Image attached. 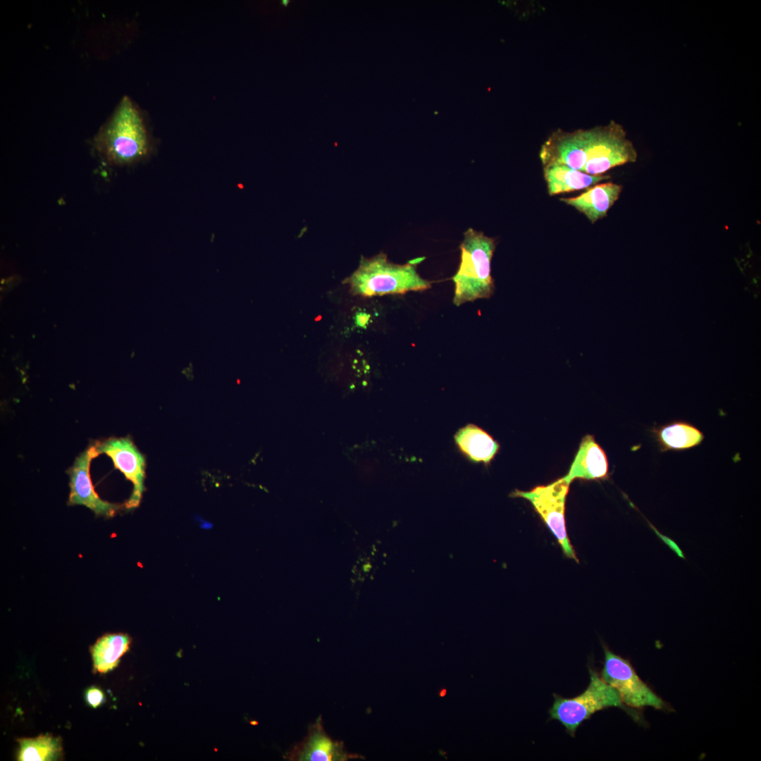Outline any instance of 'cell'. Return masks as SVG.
I'll return each mask as SVG.
<instances>
[{"label":"cell","mask_w":761,"mask_h":761,"mask_svg":"<svg viewBox=\"0 0 761 761\" xmlns=\"http://www.w3.org/2000/svg\"><path fill=\"white\" fill-rule=\"evenodd\" d=\"M605 660L601 678L619 693L623 704L629 708L647 706L669 710L670 707L638 675L630 661L614 653L603 645Z\"/></svg>","instance_id":"obj_6"},{"label":"cell","mask_w":761,"mask_h":761,"mask_svg":"<svg viewBox=\"0 0 761 761\" xmlns=\"http://www.w3.org/2000/svg\"><path fill=\"white\" fill-rule=\"evenodd\" d=\"M94 445L88 447L76 457L73 464L67 471L70 477L69 505H83L96 515L105 517L113 516L121 505L102 500L94 490L90 478V464L98 457Z\"/></svg>","instance_id":"obj_9"},{"label":"cell","mask_w":761,"mask_h":761,"mask_svg":"<svg viewBox=\"0 0 761 761\" xmlns=\"http://www.w3.org/2000/svg\"><path fill=\"white\" fill-rule=\"evenodd\" d=\"M609 478V463L604 450L591 435L584 436L564 478L571 483L575 479L605 480Z\"/></svg>","instance_id":"obj_10"},{"label":"cell","mask_w":761,"mask_h":761,"mask_svg":"<svg viewBox=\"0 0 761 761\" xmlns=\"http://www.w3.org/2000/svg\"><path fill=\"white\" fill-rule=\"evenodd\" d=\"M86 698L88 703L93 707H98L104 700L103 692L96 687H91L87 691Z\"/></svg>","instance_id":"obj_18"},{"label":"cell","mask_w":761,"mask_h":761,"mask_svg":"<svg viewBox=\"0 0 761 761\" xmlns=\"http://www.w3.org/2000/svg\"><path fill=\"white\" fill-rule=\"evenodd\" d=\"M445 694H446V690L445 689H443V690L440 691V693H439V695L441 697H443Z\"/></svg>","instance_id":"obj_19"},{"label":"cell","mask_w":761,"mask_h":761,"mask_svg":"<svg viewBox=\"0 0 761 761\" xmlns=\"http://www.w3.org/2000/svg\"><path fill=\"white\" fill-rule=\"evenodd\" d=\"M344 749L342 743L332 741L324 732L321 724L316 723L304 742L292 753V760L304 761H340L354 758Z\"/></svg>","instance_id":"obj_12"},{"label":"cell","mask_w":761,"mask_h":761,"mask_svg":"<svg viewBox=\"0 0 761 761\" xmlns=\"http://www.w3.org/2000/svg\"><path fill=\"white\" fill-rule=\"evenodd\" d=\"M622 186L613 182L595 185L574 197L559 200L584 214L592 223L605 217L607 211L619 199Z\"/></svg>","instance_id":"obj_11"},{"label":"cell","mask_w":761,"mask_h":761,"mask_svg":"<svg viewBox=\"0 0 761 761\" xmlns=\"http://www.w3.org/2000/svg\"><path fill=\"white\" fill-rule=\"evenodd\" d=\"M99 151L109 163L128 164L144 156L149 150L142 118L125 97L97 139Z\"/></svg>","instance_id":"obj_4"},{"label":"cell","mask_w":761,"mask_h":761,"mask_svg":"<svg viewBox=\"0 0 761 761\" xmlns=\"http://www.w3.org/2000/svg\"><path fill=\"white\" fill-rule=\"evenodd\" d=\"M454 440L462 452L475 462L488 464L500 447L492 436L474 424L460 428L454 435Z\"/></svg>","instance_id":"obj_15"},{"label":"cell","mask_w":761,"mask_h":761,"mask_svg":"<svg viewBox=\"0 0 761 761\" xmlns=\"http://www.w3.org/2000/svg\"><path fill=\"white\" fill-rule=\"evenodd\" d=\"M588 670L590 683L584 691L571 698L554 693V702L548 711L550 719L559 721L572 737L582 723L595 712L608 707H620L635 717V713L623 704L618 691L606 683L594 668L589 667Z\"/></svg>","instance_id":"obj_5"},{"label":"cell","mask_w":761,"mask_h":761,"mask_svg":"<svg viewBox=\"0 0 761 761\" xmlns=\"http://www.w3.org/2000/svg\"><path fill=\"white\" fill-rule=\"evenodd\" d=\"M99 454L109 457L116 469L121 471L133 485L132 494L125 507L134 509L140 505L144 488L146 460L129 436L111 437L94 443Z\"/></svg>","instance_id":"obj_8"},{"label":"cell","mask_w":761,"mask_h":761,"mask_svg":"<svg viewBox=\"0 0 761 761\" xmlns=\"http://www.w3.org/2000/svg\"><path fill=\"white\" fill-rule=\"evenodd\" d=\"M423 259L419 257L397 264L389 261L383 252L371 258L361 256L357 269L345 283L349 284L352 294L363 297L423 291L431 288V283L417 272Z\"/></svg>","instance_id":"obj_2"},{"label":"cell","mask_w":761,"mask_h":761,"mask_svg":"<svg viewBox=\"0 0 761 761\" xmlns=\"http://www.w3.org/2000/svg\"><path fill=\"white\" fill-rule=\"evenodd\" d=\"M495 247V240L483 232L473 228L464 232L459 246L460 264L452 278L453 303L456 306L493 295L495 284L491 276V261Z\"/></svg>","instance_id":"obj_3"},{"label":"cell","mask_w":761,"mask_h":761,"mask_svg":"<svg viewBox=\"0 0 761 761\" xmlns=\"http://www.w3.org/2000/svg\"><path fill=\"white\" fill-rule=\"evenodd\" d=\"M18 742L20 745L18 758L21 761L52 760L61 750L59 739L48 734L20 738Z\"/></svg>","instance_id":"obj_17"},{"label":"cell","mask_w":761,"mask_h":761,"mask_svg":"<svg viewBox=\"0 0 761 761\" xmlns=\"http://www.w3.org/2000/svg\"><path fill=\"white\" fill-rule=\"evenodd\" d=\"M282 2H283V4L287 5V3H288V1H283Z\"/></svg>","instance_id":"obj_20"},{"label":"cell","mask_w":761,"mask_h":761,"mask_svg":"<svg viewBox=\"0 0 761 761\" xmlns=\"http://www.w3.org/2000/svg\"><path fill=\"white\" fill-rule=\"evenodd\" d=\"M130 642V638L124 633H106L98 638L90 648L95 672L106 673L116 667Z\"/></svg>","instance_id":"obj_16"},{"label":"cell","mask_w":761,"mask_h":761,"mask_svg":"<svg viewBox=\"0 0 761 761\" xmlns=\"http://www.w3.org/2000/svg\"><path fill=\"white\" fill-rule=\"evenodd\" d=\"M650 432L661 452L691 449L700 445L705 438L698 428L681 420L655 426Z\"/></svg>","instance_id":"obj_13"},{"label":"cell","mask_w":761,"mask_h":761,"mask_svg":"<svg viewBox=\"0 0 761 761\" xmlns=\"http://www.w3.org/2000/svg\"><path fill=\"white\" fill-rule=\"evenodd\" d=\"M543 167L562 164L593 175L637 160L633 144L624 128L614 120L607 125L572 132L557 129L541 145Z\"/></svg>","instance_id":"obj_1"},{"label":"cell","mask_w":761,"mask_h":761,"mask_svg":"<svg viewBox=\"0 0 761 761\" xmlns=\"http://www.w3.org/2000/svg\"><path fill=\"white\" fill-rule=\"evenodd\" d=\"M543 175L550 196L586 189L610 177L590 175L562 164L543 166Z\"/></svg>","instance_id":"obj_14"},{"label":"cell","mask_w":761,"mask_h":761,"mask_svg":"<svg viewBox=\"0 0 761 761\" xmlns=\"http://www.w3.org/2000/svg\"><path fill=\"white\" fill-rule=\"evenodd\" d=\"M570 483L564 477L529 491L514 490L510 496L528 500L557 539L564 555L579 563L569 540L565 522V502Z\"/></svg>","instance_id":"obj_7"}]
</instances>
